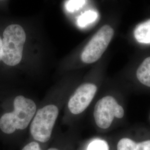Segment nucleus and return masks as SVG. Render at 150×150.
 Wrapping results in <instances>:
<instances>
[{"mask_svg":"<svg viewBox=\"0 0 150 150\" xmlns=\"http://www.w3.org/2000/svg\"><path fill=\"white\" fill-rule=\"evenodd\" d=\"M13 107V111L6 113L0 118V129L6 134H11L16 129H26L37 108L33 101L23 96L15 97Z\"/></svg>","mask_w":150,"mask_h":150,"instance_id":"obj_1","label":"nucleus"},{"mask_svg":"<svg viewBox=\"0 0 150 150\" xmlns=\"http://www.w3.org/2000/svg\"><path fill=\"white\" fill-rule=\"evenodd\" d=\"M3 36L1 60L8 66H16L22 58L25 32L21 26L11 25L6 28Z\"/></svg>","mask_w":150,"mask_h":150,"instance_id":"obj_2","label":"nucleus"},{"mask_svg":"<svg viewBox=\"0 0 150 150\" xmlns=\"http://www.w3.org/2000/svg\"><path fill=\"white\" fill-rule=\"evenodd\" d=\"M59 112L58 108L54 105H48L38 110L30 126L34 139L42 143L50 139Z\"/></svg>","mask_w":150,"mask_h":150,"instance_id":"obj_3","label":"nucleus"},{"mask_svg":"<svg viewBox=\"0 0 150 150\" xmlns=\"http://www.w3.org/2000/svg\"><path fill=\"white\" fill-rule=\"evenodd\" d=\"M114 35V30L109 25L102 26L86 45L81 54L84 63L92 64L100 59L107 49Z\"/></svg>","mask_w":150,"mask_h":150,"instance_id":"obj_4","label":"nucleus"},{"mask_svg":"<svg viewBox=\"0 0 150 150\" xmlns=\"http://www.w3.org/2000/svg\"><path fill=\"white\" fill-rule=\"evenodd\" d=\"M93 115L97 125L101 129H107L111 126L115 117H123L124 110L113 97L107 96L97 101Z\"/></svg>","mask_w":150,"mask_h":150,"instance_id":"obj_5","label":"nucleus"},{"mask_svg":"<svg viewBox=\"0 0 150 150\" xmlns=\"http://www.w3.org/2000/svg\"><path fill=\"white\" fill-rule=\"evenodd\" d=\"M97 90L96 86L91 83H83L79 86L68 103L70 112L75 115L83 112L92 101Z\"/></svg>","mask_w":150,"mask_h":150,"instance_id":"obj_6","label":"nucleus"},{"mask_svg":"<svg viewBox=\"0 0 150 150\" xmlns=\"http://www.w3.org/2000/svg\"><path fill=\"white\" fill-rule=\"evenodd\" d=\"M117 150H150V140L136 143L132 139L123 138L118 142Z\"/></svg>","mask_w":150,"mask_h":150,"instance_id":"obj_7","label":"nucleus"},{"mask_svg":"<svg viewBox=\"0 0 150 150\" xmlns=\"http://www.w3.org/2000/svg\"><path fill=\"white\" fill-rule=\"evenodd\" d=\"M136 40L142 43H150V20L137 25L134 30Z\"/></svg>","mask_w":150,"mask_h":150,"instance_id":"obj_8","label":"nucleus"},{"mask_svg":"<svg viewBox=\"0 0 150 150\" xmlns=\"http://www.w3.org/2000/svg\"><path fill=\"white\" fill-rule=\"evenodd\" d=\"M136 76L141 83L150 87V57L145 59L140 64Z\"/></svg>","mask_w":150,"mask_h":150,"instance_id":"obj_9","label":"nucleus"},{"mask_svg":"<svg viewBox=\"0 0 150 150\" xmlns=\"http://www.w3.org/2000/svg\"><path fill=\"white\" fill-rule=\"evenodd\" d=\"M97 17V13L95 11L91 10L86 11L79 17L77 20V24L79 27H86L90 23L95 21Z\"/></svg>","mask_w":150,"mask_h":150,"instance_id":"obj_10","label":"nucleus"},{"mask_svg":"<svg viewBox=\"0 0 150 150\" xmlns=\"http://www.w3.org/2000/svg\"><path fill=\"white\" fill-rule=\"evenodd\" d=\"M87 150H109L107 142L102 139H96L89 144Z\"/></svg>","mask_w":150,"mask_h":150,"instance_id":"obj_11","label":"nucleus"},{"mask_svg":"<svg viewBox=\"0 0 150 150\" xmlns=\"http://www.w3.org/2000/svg\"><path fill=\"white\" fill-rule=\"evenodd\" d=\"M86 0H69L66 5L68 11L72 12L79 10L85 5Z\"/></svg>","mask_w":150,"mask_h":150,"instance_id":"obj_12","label":"nucleus"},{"mask_svg":"<svg viewBox=\"0 0 150 150\" xmlns=\"http://www.w3.org/2000/svg\"><path fill=\"white\" fill-rule=\"evenodd\" d=\"M22 150H42L40 146L36 142H31L26 145Z\"/></svg>","mask_w":150,"mask_h":150,"instance_id":"obj_13","label":"nucleus"},{"mask_svg":"<svg viewBox=\"0 0 150 150\" xmlns=\"http://www.w3.org/2000/svg\"><path fill=\"white\" fill-rule=\"evenodd\" d=\"M2 40L0 36V61L1 60V54H2Z\"/></svg>","mask_w":150,"mask_h":150,"instance_id":"obj_14","label":"nucleus"},{"mask_svg":"<svg viewBox=\"0 0 150 150\" xmlns=\"http://www.w3.org/2000/svg\"><path fill=\"white\" fill-rule=\"evenodd\" d=\"M48 150H59L57 149H55V148H51V149H49Z\"/></svg>","mask_w":150,"mask_h":150,"instance_id":"obj_15","label":"nucleus"}]
</instances>
